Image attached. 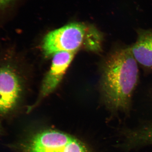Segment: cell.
I'll list each match as a JSON object with an SVG mask.
<instances>
[{
    "mask_svg": "<svg viewBox=\"0 0 152 152\" xmlns=\"http://www.w3.org/2000/svg\"><path fill=\"white\" fill-rule=\"evenodd\" d=\"M138 64L130 47L116 45L102 66L101 91L109 110L115 114H128L139 80Z\"/></svg>",
    "mask_w": 152,
    "mask_h": 152,
    "instance_id": "obj_1",
    "label": "cell"
},
{
    "mask_svg": "<svg viewBox=\"0 0 152 152\" xmlns=\"http://www.w3.org/2000/svg\"><path fill=\"white\" fill-rule=\"evenodd\" d=\"M103 39L102 33L92 25L71 23L48 33L42 48L47 56L60 52L76 53L82 48L99 53L102 50Z\"/></svg>",
    "mask_w": 152,
    "mask_h": 152,
    "instance_id": "obj_2",
    "label": "cell"
},
{
    "mask_svg": "<svg viewBox=\"0 0 152 152\" xmlns=\"http://www.w3.org/2000/svg\"><path fill=\"white\" fill-rule=\"evenodd\" d=\"M23 83L10 54L0 58V115L7 116L15 110L21 98Z\"/></svg>",
    "mask_w": 152,
    "mask_h": 152,
    "instance_id": "obj_3",
    "label": "cell"
},
{
    "mask_svg": "<svg viewBox=\"0 0 152 152\" xmlns=\"http://www.w3.org/2000/svg\"><path fill=\"white\" fill-rule=\"evenodd\" d=\"M21 152H89L71 136L55 130L38 133L22 145Z\"/></svg>",
    "mask_w": 152,
    "mask_h": 152,
    "instance_id": "obj_4",
    "label": "cell"
},
{
    "mask_svg": "<svg viewBox=\"0 0 152 152\" xmlns=\"http://www.w3.org/2000/svg\"><path fill=\"white\" fill-rule=\"evenodd\" d=\"M75 54V52H60L53 56L51 66L43 82L39 98L46 97L56 88Z\"/></svg>",
    "mask_w": 152,
    "mask_h": 152,
    "instance_id": "obj_5",
    "label": "cell"
},
{
    "mask_svg": "<svg viewBox=\"0 0 152 152\" xmlns=\"http://www.w3.org/2000/svg\"><path fill=\"white\" fill-rule=\"evenodd\" d=\"M130 47L138 64L146 72H152V29L138 30L135 42Z\"/></svg>",
    "mask_w": 152,
    "mask_h": 152,
    "instance_id": "obj_6",
    "label": "cell"
},
{
    "mask_svg": "<svg viewBox=\"0 0 152 152\" xmlns=\"http://www.w3.org/2000/svg\"><path fill=\"white\" fill-rule=\"evenodd\" d=\"M125 135L128 146L152 145V124L140 129L128 131Z\"/></svg>",
    "mask_w": 152,
    "mask_h": 152,
    "instance_id": "obj_7",
    "label": "cell"
},
{
    "mask_svg": "<svg viewBox=\"0 0 152 152\" xmlns=\"http://www.w3.org/2000/svg\"><path fill=\"white\" fill-rule=\"evenodd\" d=\"M14 1L15 0H0V9L6 7Z\"/></svg>",
    "mask_w": 152,
    "mask_h": 152,
    "instance_id": "obj_8",
    "label": "cell"
},
{
    "mask_svg": "<svg viewBox=\"0 0 152 152\" xmlns=\"http://www.w3.org/2000/svg\"><path fill=\"white\" fill-rule=\"evenodd\" d=\"M1 131H2L1 125V124H0V134H1Z\"/></svg>",
    "mask_w": 152,
    "mask_h": 152,
    "instance_id": "obj_9",
    "label": "cell"
}]
</instances>
